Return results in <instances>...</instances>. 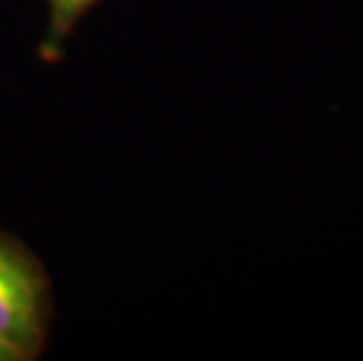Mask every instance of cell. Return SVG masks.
<instances>
[{
    "mask_svg": "<svg viewBox=\"0 0 363 361\" xmlns=\"http://www.w3.org/2000/svg\"><path fill=\"white\" fill-rule=\"evenodd\" d=\"M91 3H94V0H52L54 30H57V33H64V30L71 26Z\"/></svg>",
    "mask_w": 363,
    "mask_h": 361,
    "instance_id": "2",
    "label": "cell"
},
{
    "mask_svg": "<svg viewBox=\"0 0 363 361\" xmlns=\"http://www.w3.org/2000/svg\"><path fill=\"white\" fill-rule=\"evenodd\" d=\"M40 335V289L33 270L12 249L0 247V343L21 357Z\"/></svg>",
    "mask_w": 363,
    "mask_h": 361,
    "instance_id": "1",
    "label": "cell"
},
{
    "mask_svg": "<svg viewBox=\"0 0 363 361\" xmlns=\"http://www.w3.org/2000/svg\"><path fill=\"white\" fill-rule=\"evenodd\" d=\"M12 359H21V355L17 350L7 348L5 343H0V361H12Z\"/></svg>",
    "mask_w": 363,
    "mask_h": 361,
    "instance_id": "3",
    "label": "cell"
}]
</instances>
